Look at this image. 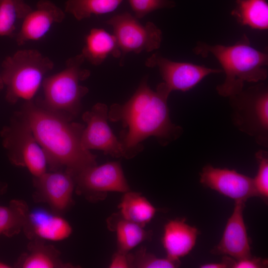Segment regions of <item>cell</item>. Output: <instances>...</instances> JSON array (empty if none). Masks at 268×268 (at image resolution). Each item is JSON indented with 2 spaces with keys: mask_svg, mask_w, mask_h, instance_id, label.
Masks as SVG:
<instances>
[{
  "mask_svg": "<svg viewBox=\"0 0 268 268\" xmlns=\"http://www.w3.org/2000/svg\"><path fill=\"white\" fill-rule=\"evenodd\" d=\"M171 92L163 82L153 90L144 78L127 102L111 106L108 119L122 122L125 129L120 139L125 158H133L140 152L141 142L149 136L155 137L165 146L182 134L183 128L173 123L170 118L167 100Z\"/></svg>",
  "mask_w": 268,
  "mask_h": 268,
  "instance_id": "cell-1",
  "label": "cell"
},
{
  "mask_svg": "<svg viewBox=\"0 0 268 268\" xmlns=\"http://www.w3.org/2000/svg\"><path fill=\"white\" fill-rule=\"evenodd\" d=\"M19 111L44 150L51 171L65 169L73 177L97 165L96 156L81 144L84 125L45 107L34 99L26 101Z\"/></svg>",
  "mask_w": 268,
  "mask_h": 268,
  "instance_id": "cell-2",
  "label": "cell"
},
{
  "mask_svg": "<svg viewBox=\"0 0 268 268\" xmlns=\"http://www.w3.org/2000/svg\"><path fill=\"white\" fill-rule=\"evenodd\" d=\"M193 50L204 58L212 55L220 64L225 77L216 87L220 96H233L243 89L245 83L262 82L268 77V54L253 47L246 34L232 45L199 42Z\"/></svg>",
  "mask_w": 268,
  "mask_h": 268,
  "instance_id": "cell-3",
  "label": "cell"
},
{
  "mask_svg": "<svg viewBox=\"0 0 268 268\" xmlns=\"http://www.w3.org/2000/svg\"><path fill=\"white\" fill-rule=\"evenodd\" d=\"M85 59L80 53L68 58L60 72L45 78L42 86L43 96L36 100L45 107L73 119L80 112L81 102L89 91L80 84L90 75L81 67Z\"/></svg>",
  "mask_w": 268,
  "mask_h": 268,
  "instance_id": "cell-4",
  "label": "cell"
},
{
  "mask_svg": "<svg viewBox=\"0 0 268 268\" xmlns=\"http://www.w3.org/2000/svg\"><path fill=\"white\" fill-rule=\"evenodd\" d=\"M1 67L5 99L14 104L20 99H33L45 75L53 69L54 63L36 50L24 49L6 57Z\"/></svg>",
  "mask_w": 268,
  "mask_h": 268,
  "instance_id": "cell-5",
  "label": "cell"
},
{
  "mask_svg": "<svg viewBox=\"0 0 268 268\" xmlns=\"http://www.w3.org/2000/svg\"><path fill=\"white\" fill-rule=\"evenodd\" d=\"M228 98L234 126L259 145L268 147V86L261 82Z\"/></svg>",
  "mask_w": 268,
  "mask_h": 268,
  "instance_id": "cell-6",
  "label": "cell"
},
{
  "mask_svg": "<svg viewBox=\"0 0 268 268\" xmlns=\"http://www.w3.org/2000/svg\"><path fill=\"white\" fill-rule=\"evenodd\" d=\"M0 135L12 164L26 168L33 177L47 172L48 163L45 152L19 111L14 113L9 124L1 130Z\"/></svg>",
  "mask_w": 268,
  "mask_h": 268,
  "instance_id": "cell-7",
  "label": "cell"
},
{
  "mask_svg": "<svg viewBox=\"0 0 268 268\" xmlns=\"http://www.w3.org/2000/svg\"><path fill=\"white\" fill-rule=\"evenodd\" d=\"M111 26L122 55L121 65L127 54L151 52L159 48L162 32L153 22L141 24L135 16L128 12L116 15L106 21Z\"/></svg>",
  "mask_w": 268,
  "mask_h": 268,
  "instance_id": "cell-8",
  "label": "cell"
},
{
  "mask_svg": "<svg viewBox=\"0 0 268 268\" xmlns=\"http://www.w3.org/2000/svg\"><path fill=\"white\" fill-rule=\"evenodd\" d=\"M73 179L76 193L92 202L105 199L108 192L124 193L130 190L122 166L117 161L87 168Z\"/></svg>",
  "mask_w": 268,
  "mask_h": 268,
  "instance_id": "cell-9",
  "label": "cell"
},
{
  "mask_svg": "<svg viewBox=\"0 0 268 268\" xmlns=\"http://www.w3.org/2000/svg\"><path fill=\"white\" fill-rule=\"evenodd\" d=\"M82 119L86 124L81 135V144L85 149L101 150L115 157H125L121 142L107 122L108 110L106 105L96 103L90 110L83 114Z\"/></svg>",
  "mask_w": 268,
  "mask_h": 268,
  "instance_id": "cell-10",
  "label": "cell"
},
{
  "mask_svg": "<svg viewBox=\"0 0 268 268\" xmlns=\"http://www.w3.org/2000/svg\"><path fill=\"white\" fill-rule=\"evenodd\" d=\"M145 65L148 67H158L163 82L171 92L176 90L188 91L206 76L223 72L221 69L172 61L157 54L148 58L145 61Z\"/></svg>",
  "mask_w": 268,
  "mask_h": 268,
  "instance_id": "cell-11",
  "label": "cell"
},
{
  "mask_svg": "<svg viewBox=\"0 0 268 268\" xmlns=\"http://www.w3.org/2000/svg\"><path fill=\"white\" fill-rule=\"evenodd\" d=\"M33 184L34 199L47 203L53 212L62 215L72 204L75 183L73 176L67 171H47L33 177Z\"/></svg>",
  "mask_w": 268,
  "mask_h": 268,
  "instance_id": "cell-12",
  "label": "cell"
},
{
  "mask_svg": "<svg viewBox=\"0 0 268 268\" xmlns=\"http://www.w3.org/2000/svg\"><path fill=\"white\" fill-rule=\"evenodd\" d=\"M200 182L204 186L235 201L246 202L259 197L253 179L236 170L204 166L200 173Z\"/></svg>",
  "mask_w": 268,
  "mask_h": 268,
  "instance_id": "cell-13",
  "label": "cell"
},
{
  "mask_svg": "<svg viewBox=\"0 0 268 268\" xmlns=\"http://www.w3.org/2000/svg\"><path fill=\"white\" fill-rule=\"evenodd\" d=\"M245 202L235 201L233 211L228 218L221 240L210 252L223 255L235 260L252 256L250 239L243 218Z\"/></svg>",
  "mask_w": 268,
  "mask_h": 268,
  "instance_id": "cell-14",
  "label": "cell"
},
{
  "mask_svg": "<svg viewBox=\"0 0 268 268\" xmlns=\"http://www.w3.org/2000/svg\"><path fill=\"white\" fill-rule=\"evenodd\" d=\"M65 12L49 0H40L35 9H32L23 19L21 28L16 36V42L22 46L29 41L38 40L44 37L51 26L62 22Z\"/></svg>",
  "mask_w": 268,
  "mask_h": 268,
  "instance_id": "cell-15",
  "label": "cell"
},
{
  "mask_svg": "<svg viewBox=\"0 0 268 268\" xmlns=\"http://www.w3.org/2000/svg\"><path fill=\"white\" fill-rule=\"evenodd\" d=\"M23 231L30 240L58 241L68 238L72 230L61 215L38 208L29 211Z\"/></svg>",
  "mask_w": 268,
  "mask_h": 268,
  "instance_id": "cell-16",
  "label": "cell"
},
{
  "mask_svg": "<svg viewBox=\"0 0 268 268\" xmlns=\"http://www.w3.org/2000/svg\"><path fill=\"white\" fill-rule=\"evenodd\" d=\"M198 230L185 222V219L169 221L164 226L162 243L167 257L180 260L194 247Z\"/></svg>",
  "mask_w": 268,
  "mask_h": 268,
  "instance_id": "cell-17",
  "label": "cell"
},
{
  "mask_svg": "<svg viewBox=\"0 0 268 268\" xmlns=\"http://www.w3.org/2000/svg\"><path fill=\"white\" fill-rule=\"evenodd\" d=\"M15 266L19 268H74L62 260L61 253L54 246L40 239L30 240L26 252L20 256Z\"/></svg>",
  "mask_w": 268,
  "mask_h": 268,
  "instance_id": "cell-18",
  "label": "cell"
},
{
  "mask_svg": "<svg viewBox=\"0 0 268 268\" xmlns=\"http://www.w3.org/2000/svg\"><path fill=\"white\" fill-rule=\"evenodd\" d=\"M81 54L85 60L94 66L100 65L109 55L116 58L122 55L115 36L103 29L96 28L86 36Z\"/></svg>",
  "mask_w": 268,
  "mask_h": 268,
  "instance_id": "cell-19",
  "label": "cell"
},
{
  "mask_svg": "<svg viewBox=\"0 0 268 268\" xmlns=\"http://www.w3.org/2000/svg\"><path fill=\"white\" fill-rule=\"evenodd\" d=\"M108 226L116 232L118 251L129 253L141 242L149 240L152 236L151 231L143 227L124 219L120 214L111 217Z\"/></svg>",
  "mask_w": 268,
  "mask_h": 268,
  "instance_id": "cell-20",
  "label": "cell"
},
{
  "mask_svg": "<svg viewBox=\"0 0 268 268\" xmlns=\"http://www.w3.org/2000/svg\"><path fill=\"white\" fill-rule=\"evenodd\" d=\"M241 25L260 30L268 28V4L266 0H236L231 12Z\"/></svg>",
  "mask_w": 268,
  "mask_h": 268,
  "instance_id": "cell-21",
  "label": "cell"
},
{
  "mask_svg": "<svg viewBox=\"0 0 268 268\" xmlns=\"http://www.w3.org/2000/svg\"><path fill=\"white\" fill-rule=\"evenodd\" d=\"M119 208L124 219L143 227L151 220L157 211L141 194L130 191L124 193Z\"/></svg>",
  "mask_w": 268,
  "mask_h": 268,
  "instance_id": "cell-22",
  "label": "cell"
},
{
  "mask_svg": "<svg viewBox=\"0 0 268 268\" xmlns=\"http://www.w3.org/2000/svg\"><path fill=\"white\" fill-rule=\"evenodd\" d=\"M23 200H12L8 205H0V235L10 237L23 230L29 212Z\"/></svg>",
  "mask_w": 268,
  "mask_h": 268,
  "instance_id": "cell-23",
  "label": "cell"
},
{
  "mask_svg": "<svg viewBox=\"0 0 268 268\" xmlns=\"http://www.w3.org/2000/svg\"><path fill=\"white\" fill-rule=\"evenodd\" d=\"M123 0H67L65 11L78 21L114 11Z\"/></svg>",
  "mask_w": 268,
  "mask_h": 268,
  "instance_id": "cell-24",
  "label": "cell"
},
{
  "mask_svg": "<svg viewBox=\"0 0 268 268\" xmlns=\"http://www.w3.org/2000/svg\"><path fill=\"white\" fill-rule=\"evenodd\" d=\"M32 9L24 0H0V36L12 37L17 22Z\"/></svg>",
  "mask_w": 268,
  "mask_h": 268,
  "instance_id": "cell-25",
  "label": "cell"
},
{
  "mask_svg": "<svg viewBox=\"0 0 268 268\" xmlns=\"http://www.w3.org/2000/svg\"><path fill=\"white\" fill-rule=\"evenodd\" d=\"M132 268H176L180 267V260H174L166 257L159 258L148 253L145 248L141 247L132 254Z\"/></svg>",
  "mask_w": 268,
  "mask_h": 268,
  "instance_id": "cell-26",
  "label": "cell"
},
{
  "mask_svg": "<svg viewBox=\"0 0 268 268\" xmlns=\"http://www.w3.org/2000/svg\"><path fill=\"white\" fill-rule=\"evenodd\" d=\"M258 164L257 173L253 179L255 188L259 197L265 202L268 199V152L260 150L255 154Z\"/></svg>",
  "mask_w": 268,
  "mask_h": 268,
  "instance_id": "cell-27",
  "label": "cell"
},
{
  "mask_svg": "<svg viewBox=\"0 0 268 268\" xmlns=\"http://www.w3.org/2000/svg\"><path fill=\"white\" fill-rule=\"evenodd\" d=\"M134 16L138 19L148 13L160 9L170 8L175 6L172 0H129Z\"/></svg>",
  "mask_w": 268,
  "mask_h": 268,
  "instance_id": "cell-28",
  "label": "cell"
},
{
  "mask_svg": "<svg viewBox=\"0 0 268 268\" xmlns=\"http://www.w3.org/2000/svg\"><path fill=\"white\" fill-rule=\"evenodd\" d=\"M231 268H262L267 267L268 261L260 258L252 257L235 260L224 255L223 259Z\"/></svg>",
  "mask_w": 268,
  "mask_h": 268,
  "instance_id": "cell-29",
  "label": "cell"
},
{
  "mask_svg": "<svg viewBox=\"0 0 268 268\" xmlns=\"http://www.w3.org/2000/svg\"><path fill=\"white\" fill-rule=\"evenodd\" d=\"M132 254L117 251L113 255L109 268H132Z\"/></svg>",
  "mask_w": 268,
  "mask_h": 268,
  "instance_id": "cell-30",
  "label": "cell"
},
{
  "mask_svg": "<svg viewBox=\"0 0 268 268\" xmlns=\"http://www.w3.org/2000/svg\"><path fill=\"white\" fill-rule=\"evenodd\" d=\"M201 268H228V265L223 259L219 263H207L201 265Z\"/></svg>",
  "mask_w": 268,
  "mask_h": 268,
  "instance_id": "cell-31",
  "label": "cell"
},
{
  "mask_svg": "<svg viewBox=\"0 0 268 268\" xmlns=\"http://www.w3.org/2000/svg\"><path fill=\"white\" fill-rule=\"evenodd\" d=\"M4 87L1 73H0V90H2Z\"/></svg>",
  "mask_w": 268,
  "mask_h": 268,
  "instance_id": "cell-32",
  "label": "cell"
},
{
  "mask_svg": "<svg viewBox=\"0 0 268 268\" xmlns=\"http://www.w3.org/2000/svg\"><path fill=\"white\" fill-rule=\"evenodd\" d=\"M10 267L8 266V265L3 262H0V268H8Z\"/></svg>",
  "mask_w": 268,
  "mask_h": 268,
  "instance_id": "cell-33",
  "label": "cell"
}]
</instances>
